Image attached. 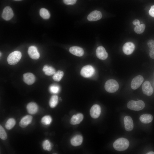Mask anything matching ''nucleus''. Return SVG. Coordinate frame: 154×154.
I'll return each mask as SVG.
<instances>
[{"label": "nucleus", "instance_id": "12", "mask_svg": "<svg viewBox=\"0 0 154 154\" xmlns=\"http://www.w3.org/2000/svg\"><path fill=\"white\" fill-rule=\"evenodd\" d=\"M101 112L100 106L98 104H95L92 107L90 110V115L93 118H97L100 116Z\"/></svg>", "mask_w": 154, "mask_h": 154}, {"label": "nucleus", "instance_id": "14", "mask_svg": "<svg viewBox=\"0 0 154 154\" xmlns=\"http://www.w3.org/2000/svg\"><path fill=\"white\" fill-rule=\"evenodd\" d=\"M125 129L127 131H131L133 128V123L132 118L129 116H125L124 119Z\"/></svg>", "mask_w": 154, "mask_h": 154}, {"label": "nucleus", "instance_id": "10", "mask_svg": "<svg viewBox=\"0 0 154 154\" xmlns=\"http://www.w3.org/2000/svg\"><path fill=\"white\" fill-rule=\"evenodd\" d=\"M96 55L100 59L104 60L108 57V54L105 48L102 46H100L97 48L96 50Z\"/></svg>", "mask_w": 154, "mask_h": 154}, {"label": "nucleus", "instance_id": "16", "mask_svg": "<svg viewBox=\"0 0 154 154\" xmlns=\"http://www.w3.org/2000/svg\"><path fill=\"white\" fill-rule=\"evenodd\" d=\"M32 119L33 117L31 116H25L21 120L19 123V125L22 128H25L31 123Z\"/></svg>", "mask_w": 154, "mask_h": 154}, {"label": "nucleus", "instance_id": "19", "mask_svg": "<svg viewBox=\"0 0 154 154\" xmlns=\"http://www.w3.org/2000/svg\"><path fill=\"white\" fill-rule=\"evenodd\" d=\"M84 116L81 113H78L73 115L70 119V123L72 125H76L80 123L82 120Z\"/></svg>", "mask_w": 154, "mask_h": 154}, {"label": "nucleus", "instance_id": "35", "mask_svg": "<svg viewBox=\"0 0 154 154\" xmlns=\"http://www.w3.org/2000/svg\"><path fill=\"white\" fill-rule=\"evenodd\" d=\"M132 23L133 25L135 26H137L140 24V21L138 19H136L133 20L132 22Z\"/></svg>", "mask_w": 154, "mask_h": 154}, {"label": "nucleus", "instance_id": "36", "mask_svg": "<svg viewBox=\"0 0 154 154\" xmlns=\"http://www.w3.org/2000/svg\"><path fill=\"white\" fill-rule=\"evenodd\" d=\"M149 55L152 59H154V50H151L149 52Z\"/></svg>", "mask_w": 154, "mask_h": 154}, {"label": "nucleus", "instance_id": "11", "mask_svg": "<svg viewBox=\"0 0 154 154\" xmlns=\"http://www.w3.org/2000/svg\"><path fill=\"white\" fill-rule=\"evenodd\" d=\"M102 16V14L100 11L95 10L89 14L87 17V19L89 21H96L101 19Z\"/></svg>", "mask_w": 154, "mask_h": 154}, {"label": "nucleus", "instance_id": "37", "mask_svg": "<svg viewBox=\"0 0 154 154\" xmlns=\"http://www.w3.org/2000/svg\"><path fill=\"white\" fill-rule=\"evenodd\" d=\"M147 154H154V152L153 151H150L147 153Z\"/></svg>", "mask_w": 154, "mask_h": 154}, {"label": "nucleus", "instance_id": "15", "mask_svg": "<svg viewBox=\"0 0 154 154\" xmlns=\"http://www.w3.org/2000/svg\"><path fill=\"white\" fill-rule=\"evenodd\" d=\"M23 80L26 84L31 85L34 83L35 78L33 74L31 73L27 72L23 74Z\"/></svg>", "mask_w": 154, "mask_h": 154}, {"label": "nucleus", "instance_id": "24", "mask_svg": "<svg viewBox=\"0 0 154 154\" xmlns=\"http://www.w3.org/2000/svg\"><path fill=\"white\" fill-rule=\"evenodd\" d=\"M16 124V121L13 118H10L7 120L5 124V127L7 129H12Z\"/></svg>", "mask_w": 154, "mask_h": 154}, {"label": "nucleus", "instance_id": "17", "mask_svg": "<svg viewBox=\"0 0 154 154\" xmlns=\"http://www.w3.org/2000/svg\"><path fill=\"white\" fill-rule=\"evenodd\" d=\"M69 51L72 54L78 56H82L84 54L83 49L77 46L71 47L69 49Z\"/></svg>", "mask_w": 154, "mask_h": 154}, {"label": "nucleus", "instance_id": "30", "mask_svg": "<svg viewBox=\"0 0 154 154\" xmlns=\"http://www.w3.org/2000/svg\"><path fill=\"white\" fill-rule=\"evenodd\" d=\"M49 89L51 93L57 94L60 91V88L57 85H53L50 87Z\"/></svg>", "mask_w": 154, "mask_h": 154}, {"label": "nucleus", "instance_id": "33", "mask_svg": "<svg viewBox=\"0 0 154 154\" xmlns=\"http://www.w3.org/2000/svg\"><path fill=\"white\" fill-rule=\"evenodd\" d=\"M64 3L67 5H73L76 2L77 0H63Z\"/></svg>", "mask_w": 154, "mask_h": 154}, {"label": "nucleus", "instance_id": "8", "mask_svg": "<svg viewBox=\"0 0 154 154\" xmlns=\"http://www.w3.org/2000/svg\"><path fill=\"white\" fill-rule=\"evenodd\" d=\"M143 93L148 96H151L153 92V89L149 81L144 82L142 86Z\"/></svg>", "mask_w": 154, "mask_h": 154}, {"label": "nucleus", "instance_id": "25", "mask_svg": "<svg viewBox=\"0 0 154 154\" xmlns=\"http://www.w3.org/2000/svg\"><path fill=\"white\" fill-rule=\"evenodd\" d=\"M40 15L43 19H48L50 17V14L48 11L44 8H42L40 10Z\"/></svg>", "mask_w": 154, "mask_h": 154}, {"label": "nucleus", "instance_id": "28", "mask_svg": "<svg viewBox=\"0 0 154 154\" xmlns=\"http://www.w3.org/2000/svg\"><path fill=\"white\" fill-rule=\"evenodd\" d=\"M145 25L144 24H140L135 26L134 29V31L137 34L142 33L145 29Z\"/></svg>", "mask_w": 154, "mask_h": 154}, {"label": "nucleus", "instance_id": "4", "mask_svg": "<svg viewBox=\"0 0 154 154\" xmlns=\"http://www.w3.org/2000/svg\"><path fill=\"white\" fill-rule=\"evenodd\" d=\"M22 57L21 52L19 51H15L10 53L7 60L8 63L11 65H14L20 60Z\"/></svg>", "mask_w": 154, "mask_h": 154}, {"label": "nucleus", "instance_id": "6", "mask_svg": "<svg viewBox=\"0 0 154 154\" xmlns=\"http://www.w3.org/2000/svg\"><path fill=\"white\" fill-rule=\"evenodd\" d=\"M144 80L143 77L141 75H138L135 77L132 80L131 86L133 90L137 89L141 86Z\"/></svg>", "mask_w": 154, "mask_h": 154}, {"label": "nucleus", "instance_id": "5", "mask_svg": "<svg viewBox=\"0 0 154 154\" xmlns=\"http://www.w3.org/2000/svg\"><path fill=\"white\" fill-rule=\"evenodd\" d=\"M95 70L94 67L90 65H87L83 67L81 69V75L86 78L92 76L94 74Z\"/></svg>", "mask_w": 154, "mask_h": 154}, {"label": "nucleus", "instance_id": "34", "mask_svg": "<svg viewBox=\"0 0 154 154\" xmlns=\"http://www.w3.org/2000/svg\"><path fill=\"white\" fill-rule=\"evenodd\" d=\"M149 13L151 16L154 17V5L151 6L149 11Z\"/></svg>", "mask_w": 154, "mask_h": 154}, {"label": "nucleus", "instance_id": "26", "mask_svg": "<svg viewBox=\"0 0 154 154\" xmlns=\"http://www.w3.org/2000/svg\"><path fill=\"white\" fill-rule=\"evenodd\" d=\"M64 75V72L61 70H58L54 74L52 78L54 81L57 82L60 81Z\"/></svg>", "mask_w": 154, "mask_h": 154}, {"label": "nucleus", "instance_id": "13", "mask_svg": "<svg viewBox=\"0 0 154 154\" xmlns=\"http://www.w3.org/2000/svg\"><path fill=\"white\" fill-rule=\"evenodd\" d=\"M28 53L30 57L32 59L37 60L40 57V54L37 48L35 46H30L28 49Z\"/></svg>", "mask_w": 154, "mask_h": 154}, {"label": "nucleus", "instance_id": "31", "mask_svg": "<svg viewBox=\"0 0 154 154\" xmlns=\"http://www.w3.org/2000/svg\"><path fill=\"white\" fill-rule=\"evenodd\" d=\"M0 137L3 140H5L7 138V135L6 133L2 126H0Z\"/></svg>", "mask_w": 154, "mask_h": 154}, {"label": "nucleus", "instance_id": "2", "mask_svg": "<svg viewBox=\"0 0 154 154\" xmlns=\"http://www.w3.org/2000/svg\"><path fill=\"white\" fill-rule=\"evenodd\" d=\"M119 85L115 80L110 79L107 80L105 83L104 88L107 92L112 93L116 92L118 89Z\"/></svg>", "mask_w": 154, "mask_h": 154}, {"label": "nucleus", "instance_id": "39", "mask_svg": "<svg viewBox=\"0 0 154 154\" xmlns=\"http://www.w3.org/2000/svg\"><path fill=\"white\" fill-rule=\"evenodd\" d=\"M1 52H0V56H1Z\"/></svg>", "mask_w": 154, "mask_h": 154}, {"label": "nucleus", "instance_id": "20", "mask_svg": "<svg viewBox=\"0 0 154 154\" xmlns=\"http://www.w3.org/2000/svg\"><path fill=\"white\" fill-rule=\"evenodd\" d=\"M83 141V137L80 135H77L71 139L70 142L71 144L75 146L80 145Z\"/></svg>", "mask_w": 154, "mask_h": 154}, {"label": "nucleus", "instance_id": "29", "mask_svg": "<svg viewBox=\"0 0 154 154\" xmlns=\"http://www.w3.org/2000/svg\"><path fill=\"white\" fill-rule=\"evenodd\" d=\"M42 147L45 150L50 151L52 149V144L50 141L47 139L44 140L42 143Z\"/></svg>", "mask_w": 154, "mask_h": 154}, {"label": "nucleus", "instance_id": "9", "mask_svg": "<svg viewBox=\"0 0 154 154\" xmlns=\"http://www.w3.org/2000/svg\"><path fill=\"white\" fill-rule=\"evenodd\" d=\"M122 48L123 52L125 54L129 55L134 51L135 49V45L132 42H127L124 44Z\"/></svg>", "mask_w": 154, "mask_h": 154}, {"label": "nucleus", "instance_id": "18", "mask_svg": "<svg viewBox=\"0 0 154 154\" xmlns=\"http://www.w3.org/2000/svg\"><path fill=\"white\" fill-rule=\"evenodd\" d=\"M27 109L28 112L31 114L36 113L38 110V107L37 104L33 102L28 103L27 106Z\"/></svg>", "mask_w": 154, "mask_h": 154}, {"label": "nucleus", "instance_id": "23", "mask_svg": "<svg viewBox=\"0 0 154 154\" xmlns=\"http://www.w3.org/2000/svg\"><path fill=\"white\" fill-rule=\"evenodd\" d=\"M58 98L57 96L54 95L52 96L49 101V105L51 108L55 107L58 103Z\"/></svg>", "mask_w": 154, "mask_h": 154}, {"label": "nucleus", "instance_id": "32", "mask_svg": "<svg viewBox=\"0 0 154 154\" xmlns=\"http://www.w3.org/2000/svg\"><path fill=\"white\" fill-rule=\"evenodd\" d=\"M147 44L151 50H154V40H149Z\"/></svg>", "mask_w": 154, "mask_h": 154}, {"label": "nucleus", "instance_id": "1", "mask_svg": "<svg viewBox=\"0 0 154 154\" xmlns=\"http://www.w3.org/2000/svg\"><path fill=\"white\" fill-rule=\"evenodd\" d=\"M129 145L128 140L124 138H120L116 140L114 142L113 146L116 150L122 151L125 150Z\"/></svg>", "mask_w": 154, "mask_h": 154}, {"label": "nucleus", "instance_id": "27", "mask_svg": "<svg viewBox=\"0 0 154 154\" xmlns=\"http://www.w3.org/2000/svg\"><path fill=\"white\" fill-rule=\"evenodd\" d=\"M52 121V117L49 115H46L43 116L41 120L42 123L45 125H49L51 123Z\"/></svg>", "mask_w": 154, "mask_h": 154}, {"label": "nucleus", "instance_id": "22", "mask_svg": "<svg viewBox=\"0 0 154 154\" xmlns=\"http://www.w3.org/2000/svg\"><path fill=\"white\" fill-rule=\"evenodd\" d=\"M42 70L45 74L48 76L54 75L56 72L55 69L53 67L47 65H44L43 68Z\"/></svg>", "mask_w": 154, "mask_h": 154}, {"label": "nucleus", "instance_id": "21", "mask_svg": "<svg viewBox=\"0 0 154 154\" xmlns=\"http://www.w3.org/2000/svg\"><path fill=\"white\" fill-rule=\"evenodd\" d=\"M140 121L143 123H149L153 120V117L149 114H144L141 115L139 117Z\"/></svg>", "mask_w": 154, "mask_h": 154}, {"label": "nucleus", "instance_id": "3", "mask_svg": "<svg viewBox=\"0 0 154 154\" xmlns=\"http://www.w3.org/2000/svg\"><path fill=\"white\" fill-rule=\"evenodd\" d=\"M127 106L129 109L136 111H139L143 109L145 106L144 102L141 100L137 101L131 100L127 104Z\"/></svg>", "mask_w": 154, "mask_h": 154}, {"label": "nucleus", "instance_id": "38", "mask_svg": "<svg viewBox=\"0 0 154 154\" xmlns=\"http://www.w3.org/2000/svg\"><path fill=\"white\" fill-rule=\"evenodd\" d=\"M14 0L15 1H19L22 0Z\"/></svg>", "mask_w": 154, "mask_h": 154}, {"label": "nucleus", "instance_id": "7", "mask_svg": "<svg viewBox=\"0 0 154 154\" xmlns=\"http://www.w3.org/2000/svg\"><path fill=\"white\" fill-rule=\"evenodd\" d=\"M14 15V14L11 8L9 6L6 7L3 9L2 14L3 19L6 21L11 19Z\"/></svg>", "mask_w": 154, "mask_h": 154}]
</instances>
